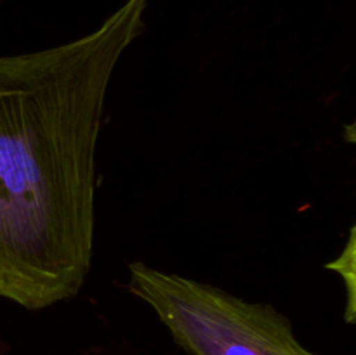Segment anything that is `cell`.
Listing matches in <instances>:
<instances>
[{
    "mask_svg": "<svg viewBox=\"0 0 356 355\" xmlns=\"http://www.w3.org/2000/svg\"><path fill=\"white\" fill-rule=\"evenodd\" d=\"M129 291L152 306L190 355H320L302 347L289 317L207 282L129 265Z\"/></svg>",
    "mask_w": 356,
    "mask_h": 355,
    "instance_id": "obj_2",
    "label": "cell"
},
{
    "mask_svg": "<svg viewBox=\"0 0 356 355\" xmlns=\"http://www.w3.org/2000/svg\"><path fill=\"white\" fill-rule=\"evenodd\" d=\"M148 0L56 47L0 56V298L44 310L82 291L108 87Z\"/></svg>",
    "mask_w": 356,
    "mask_h": 355,
    "instance_id": "obj_1",
    "label": "cell"
}]
</instances>
